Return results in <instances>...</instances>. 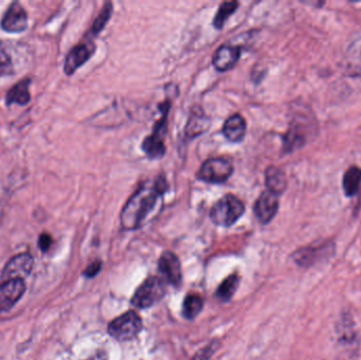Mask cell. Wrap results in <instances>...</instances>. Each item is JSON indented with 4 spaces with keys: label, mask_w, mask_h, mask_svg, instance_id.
I'll list each match as a JSON object with an SVG mask.
<instances>
[{
    "label": "cell",
    "mask_w": 361,
    "mask_h": 360,
    "mask_svg": "<svg viewBox=\"0 0 361 360\" xmlns=\"http://www.w3.org/2000/svg\"><path fill=\"white\" fill-rule=\"evenodd\" d=\"M168 190L166 179L157 177L148 181L134 192L120 212V225L124 229L134 230L142 227L153 214L157 204Z\"/></svg>",
    "instance_id": "obj_1"
},
{
    "label": "cell",
    "mask_w": 361,
    "mask_h": 360,
    "mask_svg": "<svg viewBox=\"0 0 361 360\" xmlns=\"http://www.w3.org/2000/svg\"><path fill=\"white\" fill-rule=\"evenodd\" d=\"M244 212L243 202L238 196L228 194L215 203L209 216L216 225L230 227L243 216Z\"/></svg>",
    "instance_id": "obj_2"
},
{
    "label": "cell",
    "mask_w": 361,
    "mask_h": 360,
    "mask_svg": "<svg viewBox=\"0 0 361 360\" xmlns=\"http://www.w3.org/2000/svg\"><path fill=\"white\" fill-rule=\"evenodd\" d=\"M166 294V285L161 277L151 276L146 279L134 293L131 299L132 306L138 308H149Z\"/></svg>",
    "instance_id": "obj_3"
},
{
    "label": "cell",
    "mask_w": 361,
    "mask_h": 360,
    "mask_svg": "<svg viewBox=\"0 0 361 360\" xmlns=\"http://www.w3.org/2000/svg\"><path fill=\"white\" fill-rule=\"evenodd\" d=\"M143 328V320L135 311H128L112 320L108 326L110 336L118 341H128L139 335Z\"/></svg>",
    "instance_id": "obj_4"
},
{
    "label": "cell",
    "mask_w": 361,
    "mask_h": 360,
    "mask_svg": "<svg viewBox=\"0 0 361 360\" xmlns=\"http://www.w3.org/2000/svg\"><path fill=\"white\" fill-rule=\"evenodd\" d=\"M334 253V243L327 241L298 249L292 255V259L300 267H311L327 260Z\"/></svg>",
    "instance_id": "obj_5"
},
{
    "label": "cell",
    "mask_w": 361,
    "mask_h": 360,
    "mask_svg": "<svg viewBox=\"0 0 361 360\" xmlns=\"http://www.w3.org/2000/svg\"><path fill=\"white\" fill-rule=\"evenodd\" d=\"M234 172V166L224 157H214L203 163L199 169V180L209 184H222L226 182Z\"/></svg>",
    "instance_id": "obj_6"
},
{
    "label": "cell",
    "mask_w": 361,
    "mask_h": 360,
    "mask_svg": "<svg viewBox=\"0 0 361 360\" xmlns=\"http://www.w3.org/2000/svg\"><path fill=\"white\" fill-rule=\"evenodd\" d=\"M33 265H34V259L30 254L23 253L14 256L6 265L0 281L3 283L17 279L23 280L32 271Z\"/></svg>",
    "instance_id": "obj_7"
},
{
    "label": "cell",
    "mask_w": 361,
    "mask_h": 360,
    "mask_svg": "<svg viewBox=\"0 0 361 360\" xmlns=\"http://www.w3.org/2000/svg\"><path fill=\"white\" fill-rule=\"evenodd\" d=\"M279 208V199L273 192H262L254 204V214L261 224H268L275 218Z\"/></svg>",
    "instance_id": "obj_8"
},
{
    "label": "cell",
    "mask_w": 361,
    "mask_h": 360,
    "mask_svg": "<svg viewBox=\"0 0 361 360\" xmlns=\"http://www.w3.org/2000/svg\"><path fill=\"white\" fill-rule=\"evenodd\" d=\"M25 281L21 279L6 281L0 284V313L11 310L25 294Z\"/></svg>",
    "instance_id": "obj_9"
},
{
    "label": "cell",
    "mask_w": 361,
    "mask_h": 360,
    "mask_svg": "<svg viewBox=\"0 0 361 360\" xmlns=\"http://www.w3.org/2000/svg\"><path fill=\"white\" fill-rule=\"evenodd\" d=\"M94 51H96V46L91 41L82 43L71 49L65 60V74L72 76L75 71L90 60V57L94 54Z\"/></svg>",
    "instance_id": "obj_10"
},
{
    "label": "cell",
    "mask_w": 361,
    "mask_h": 360,
    "mask_svg": "<svg viewBox=\"0 0 361 360\" xmlns=\"http://www.w3.org/2000/svg\"><path fill=\"white\" fill-rule=\"evenodd\" d=\"M159 271L166 282L179 286L182 282V269L179 258L173 251H164L159 259Z\"/></svg>",
    "instance_id": "obj_11"
},
{
    "label": "cell",
    "mask_w": 361,
    "mask_h": 360,
    "mask_svg": "<svg viewBox=\"0 0 361 360\" xmlns=\"http://www.w3.org/2000/svg\"><path fill=\"white\" fill-rule=\"evenodd\" d=\"M28 14L19 3H13L1 19V27L9 33H21L27 29Z\"/></svg>",
    "instance_id": "obj_12"
},
{
    "label": "cell",
    "mask_w": 361,
    "mask_h": 360,
    "mask_svg": "<svg viewBox=\"0 0 361 360\" xmlns=\"http://www.w3.org/2000/svg\"><path fill=\"white\" fill-rule=\"evenodd\" d=\"M240 55L241 50L239 47L230 44L222 45L215 53L212 64L217 70L225 72L236 66Z\"/></svg>",
    "instance_id": "obj_13"
},
{
    "label": "cell",
    "mask_w": 361,
    "mask_h": 360,
    "mask_svg": "<svg viewBox=\"0 0 361 360\" xmlns=\"http://www.w3.org/2000/svg\"><path fill=\"white\" fill-rule=\"evenodd\" d=\"M246 131H248V127H246L245 120L239 113L232 114V117H228L225 121L222 129L224 137L232 143L243 141Z\"/></svg>",
    "instance_id": "obj_14"
},
{
    "label": "cell",
    "mask_w": 361,
    "mask_h": 360,
    "mask_svg": "<svg viewBox=\"0 0 361 360\" xmlns=\"http://www.w3.org/2000/svg\"><path fill=\"white\" fill-rule=\"evenodd\" d=\"M265 184L268 192H273L279 196L287 190V176L278 167H268L265 171Z\"/></svg>",
    "instance_id": "obj_15"
},
{
    "label": "cell",
    "mask_w": 361,
    "mask_h": 360,
    "mask_svg": "<svg viewBox=\"0 0 361 360\" xmlns=\"http://www.w3.org/2000/svg\"><path fill=\"white\" fill-rule=\"evenodd\" d=\"M165 137L151 133L149 137L144 139L142 143V149L145 155L151 160H160L165 155L166 147H165Z\"/></svg>",
    "instance_id": "obj_16"
},
{
    "label": "cell",
    "mask_w": 361,
    "mask_h": 360,
    "mask_svg": "<svg viewBox=\"0 0 361 360\" xmlns=\"http://www.w3.org/2000/svg\"><path fill=\"white\" fill-rule=\"evenodd\" d=\"M30 80H21L14 87L10 89L7 94V104H19V105H27L31 100L29 91Z\"/></svg>",
    "instance_id": "obj_17"
},
{
    "label": "cell",
    "mask_w": 361,
    "mask_h": 360,
    "mask_svg": "<svg viewBox=\"0 0 361 360\" xmlns=\"http://www.w3.org/2000/svg\"><path fill=\"white\" fill-rule=\"evenodd\" d=\"M239 284H240V277L236 273L230 275L228 278H225L222 283L219 285L216 293L217 298L223 301V302H228L236 294Z\"/></svg>",
    "instance_id": "obj_18"
},
{
    "label": "cell",
    "mask_w": 361,
    "mask_h": 360,
    "mask_svg": "<svg viewBox=\"0 0 361 360\" xmlns=\"http://www.w3.org/2000/svg\"><path fill=\"white\" fill-rule=\"evenodd\" d=\"M342 185L347 196H355L360 188L361 169L356 166L350 167L343 177Z\"/></svg>",
    "instance_id": "obj_19"
},
{
    "label": "cell",
    "mask_w": 361,
    "mask_h": 360,
    "mask_svg": "<svg viewBox=\"0 0 361 360\" xmlns=\"http://www.w3.org/2000/svg\"><path fill=\"white\" fill-rule=\"evenodd\" d=\"M203 306H204V301L200 295H187L183 302V316L186 319H195V317L202 312Z\"/></svg>",
    "instance_id": "obj_20"
},
{
    "label": "cell",
    "mask_w": 361,
    "mask_h": 360,
    "mask_svg": "<svg viewBox=\"0 0 361 360\" xmlns=\"http://www.w3.org/2000/svg\"><path fill=\"white\" fill-rule=\"evenodd\" d=\"M209 122L206 117L203 114L195 112L189 119L186 126V135L188 137H198L201 133H204L208 128Z\"/></svg>",
    "instance_id": "obj_21"
},
{
    "label": "cell",
    "mask_w": 361,
    "mask_h": 360,
    "mask_svg": "<svg viewBox=\"0 0 361 360\" xmlns=\"http://www.w3.org/2000/svg\"><path fill=\"white\" fill-rule=\"evenodd\" d=\"M238 7V1H225V3H221L216 16H215L214 21H212L214 27L218 30H221L224 27L228 17L237 11Z\"/></svg>",
    "instance_id": "obj_22"
},
{
    "label": "cell",
    "mask_w": 361,
    "mask_h": 360,
    "mask_svg": "<svg viewBox=\"0 0 361 360\" xmlns=\"http://www.w3.org/2000/svg\"><path fill=\"white\" fill-rule=\"evenodd\" d=\"M112 12H113V5H112V3H105L104 7L100 10L98 17H96V21H94V25H92L91 30H90V33H91L92 35L96 36V35H98V33L102 32V29L106 27L108 21H110Z\"/></svg>",
    "instance_id": "obj_23"
},
{
    "label": "cell",
    "mask_w": 361,
    "mask_h": 360,
    "mask_svg": "<svg viewBox=\"0 0 361 360\" xmlns=\"http://www.w3.org/2000/svg\"><path fill=\"white\" fill-rule=\"evenodd\" d=\"M102 261L96 260L94 262H92L91 265H89L87 267V269H85L84 276L87 278H94L100 273V269H102Z\"/></svg>",
    "instance_id": "obj_24"
},
{
    "label": "cell",
    "mask_w": 361,
    "mask_h": 360,
    "mask_svg": "<svg viewBox=\"0 0 361 360\" xmlns=\"http://www.w3.org/2000/svg\"><path fill=\"white\" fill-rule=\"evenodd\" d=\"M12 69L11 60L10 57L3 51H0V74H11L10 70Z\"/></svg>",
    "instance_id": "obj_25"
},
{
    "label": "cell",
    "mask_w": 361,
    "mask_h": 360,
    "mask_svg": "<svg viewBox=\"0 0 361 360\" xmlns=\"http://www.w3.org/2000/svg\"><path fill=\"white\" fill-rule=\"evenodd\" d=\"M51 244H52V238L49 234L43 233L39 236V247L41 249V251H48L50 249Z\"/></svg>",
    "instance_id": "obj_26"
},
{
    "label": "cell",
    "mask_w": 361,
    "mask_h": 360,
    "mask_svg": "<svg viewBox=\"0 0 361 360\" xmlns=\"http://www.w3.org/2000/svg\"><path fill=\"white\" fill-rule=\"evenodd\" d=\"M86 360H108L107 353L104 351L96 352L94 355L90 356Z\"/></svg>",
    "instance_id": "obj_27"
}]
</instances>
